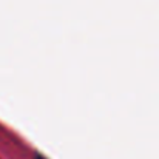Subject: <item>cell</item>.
Returning a JSON list of instances; mask_svg holds the SVG:
<instances>
[{
    "instance_id": "6da1fadb",
    "label": "cell",
    "mask_w": 159,
    "mask_h": 159,
    "mask_svg": "<svg viewBox=\"0 0 159 159\" xmlns=\"http://www.w3.org/2000/svg\"><path fill=\"white\" fill-rule=\"evenodd\" d=\"M37 159H45V158H42V156H37Z\"/></svg>"
}]
</instances>
